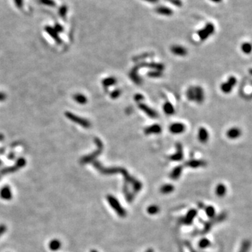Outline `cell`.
<instances>
[{"mask_svg":"<svg viewBox=\"0 0 252 252\" xmlns=\"http://www.w3.org/2000/svg\"><path fill=\"white\" fill-rule=\"evenodd\" d=\"M93 165L98 170L99 172H101L102 174H113L116 173H121L124 176L125 179L127 180L129 182L132 183L134 186V188H135L137 190H139L142 188V184L139 181L135 180V179H133L132 176H130V174L128 173L126 170L123 169V168H119V167H109L106 168L103 167L102 165H101L100 163H99L98 161H94L93 162Z\"/></svg>","mask_w":252,"mask_h":252,"instance_id":"1","label":"cell"},{"mask_svg":"<svg viewBox=\"0 0 252 252\" xmlns=\"http://www.w3.org/2000/svg\"><path fill=\"white\" fill-rule=\"evenodd\" d=\"M149 67L151 68V69H153L156 70H159V71H163V69H165V66L162 63H156V62H151V63H147V62H142L139 63L135 66V67H133V69L131 70L130 76L134 82H135L138 85L141 84V79L140 77L138 75V70L139 69V68L142 67Z\"/></svg>","mask_w":252,"mask_h":252,"instance_id":"2","label":"cell"},{"mask_svg":"<svg viewBox=\"0 0 252 252\" xmlns=\"http://www.w3.org/2000/svg\"><path fill=\"white\" fill-rule=\"evenodd\" d=\"M94 142L96 144L97 146V149L93 153L89 154V155L86 156L81 159V164H87V163H91L92 161H94V160L96 157H97L99 154H101L102 151L103 150V144L102 141L99 139V138H95Z\"/></svg>","mask_w":252,"mask_h":252,"instance_id":"3","label":"cell"},{"mask_svg":"<svg viewBox=\"0 0 252 252\" xmlns=\"http://www.w3.org/2000/svg\"><path fill=\"white\" fill-rule=\"evenodd\" d=\"M106 199H107L109 204L110 206L114 210L115 212L117 213L118 215L120 216L121 217H126L127 214L126 211L122 207L121 204L119 203V202L117 200V199L115 197L111 196V195H109V196L106 197Z\"/></svg>","mask_w":252,"mask_h":252,"instance_id":"4","label":"cell"},{"mask_svg":"<svg viewBox=\"0 0 252 252\" xmlns=\"http://www.w3.org/2000/svg\"><path fill=\"white\" fill-rule=\"evenodd\" d=\"M215 31V26L212 22H208L205 25L203 29H200L197 32V35L201 41H205L207 39L209 38Z\"/></svg>","mask_w":252,"mask_h":252,"instance_id":"5","label":"cell"},{"mask_svg":"<svg viewBox=\"0 0 252 252\" xmlns=\"http://www.w3.org/2000/svg\"><path fill=\"white\" fill-rule=\"evenodd\" d=\"M65 116L68 119L70 120V121H72V122L76 123V124H78V125H79V126H82L83 128H90V126H91V125H90V123L88 121L87 119H82L81 117L75 115V114H74V113H72L71 112H65Z\"/></svg>","mask_w":252,"mask_h":252,"instance_id":"6","label":"cell"},{"mask_svg":"<svg viewBox=\"0 0 252 252\" xmlns=\"http://www.w3.org/2000/svg\"><path fill=\"white\" fill-rule=\"evenodd\" d=\"M237 83V79L235 76H231L228 79L227 82L223 83L221 85V90L224 93L228 94L232 91L233 88Z\"/></svg>","mask_w":252,"mask_h":252,"instance_id":"7","label":"cell"},{"mask_svg":"<svg viewBox=\"0 0 252 252\" xmlns=\"http://www.w3.org/2000/svg\"><path fill=\"white\" fill-rule=\"evenodd\" d=\"M138 107L143 111L151 119H156L158 117V113L154 111L153 109L150 108L149 106L142 102L138 103Z\"/></svg>","mask_w":252,"mask_h":252,"instance_id":"8","label":"cell"},{"mask_svg":"<svg viewBox=\"0 0 252 252\" xmlns=\"http://www.w3.org/2000/svg\"><path fill=\"white\" fill-rule=\"evenodd\" d=\"M45 30H46V32L49 34V35L51 36V37L53 39L54 41L58 44H60L62 43V41L61 39L60 36H59L58 33L55 31V29L53 28V27H51L47 25L45 27Z\"/></svg>","mask_w":252,"mask_h":252,"instance_id":"9","label":"cell"},{"mask_svg":"<svg viewBox=\"0 0 252 252\" xmlns=\"http://www.w3.org/2000/svg\"><path fill=\"white\" fill-rule=\"evenodd\" d=\"M176 152L173 155L170 156V159L173 161H181L183 158V149L182 146L180 143H177L176 144Z\"/></svg>","mask_w":252,"mask_h":252,"instance_id":"10","label":"cell"},{"mask_svg":"<svg viewBox=\"0 0 252 252\" xmlns=\"http://www.w3.org/2000/svg\"><path fill=\"white\" fill-rule=\"evenodd\" d=\"M186 127L181 123H174L170 126V131L172 134H181L185 131Z\"/></svg>","mask_w":252,"mask_h":252,"instance_id":"11","label":"cell"},{"mask_svg":"<svg viewBox=\"0 0 252 252\" xmlns=\"http://www.w3.org/2000/svg\"><path fill=\"white\" fill-rule=\"evenodd\" d=\"M170 51L174 55L179 56H185L188 53L187 49L184 47L179 46V45H173L170 48Z\"/></svg>","mask_w":252,"mask_h":252,"instance_id":"12","label":"cell"},{"mask_svg":"<svg viewBox=\"0 0 252 252\" xmlns=\"http://www.w3.org/2000/svg\"><path fill=\"white\" fill-rule=\"evenodd\" d=\"M195 88V101L197 103L201 104L205 99V93L204 90L200 86H196Z\"/></svg>","mask_w":252,"mask_h":252,"instance_id":"13","label":"cell"},{"mask_svg":"<svg viewBox=\"0 0 252 252\" xmlns=\"http://www.w3.org/2000/svg\"><path fill=\"white\" fill-rule=\"evenodd\" d=\"M155 11L157 13H158V14L166 15V16H171L174 13V11L171 8L165 6H157V7L155 8Z\"/></svg>","mask_w":252,"mask_h":252,"instance_id":"14","label":"cell"},{"mask_svg":"<svg viewBox=\"0 0 252 252\" xmlns=\"http://www.w3.org/2000/svg\"><path fill=\"white\" fill-rule=\"evenodd\" d=\"M0 197L5 200H9L12 198V192L8 186H4L0 190Z\"/></svg>","mask_w":252,"mask_h":252,"instance_id":"15","label":"cell"},{"mask_svg":"<svg viewBox=\"0 0 252 252\" xmlns=\"http://www.w3.org/2000/svg\"><path fill=\"white\" fill-rule=\"evenodd\" d=\"M242 132L240 130L239 128H237V127H233V128H231L230 129L227 131L226 135L229 139H237L241 135Z\"/></svg>","mask_w":252,"mask_h":252,"instance_id":"16","label":"cell"},{"mask_svg":"<svg viewBox=\"0 0 252 252\" xmlns=\"http://www.w3.org/2000/svg\"><path fill=\"white\" fill-rule=\"evenodd\" d=\"M161 132H162V128L158 124H153L144 129V133L147 135L151 134H159Z\"/></svg>","mask_w":252,"mask_h":252,"instance_id":"17","label":"cell"},{"mask_svg":"<svg viewBox=\"0 0 252 252\" xmlns=\"http://www.w3.org/2000/svg\"><path fill=\"white\" fill-rule=\"evenodd\" d=\"M198 139L201 143H206L209 139V133L205 128L201 127L198 130Z\"/></svg>","mask_w":252,"mask_h":252,"instance_id":"18","label":"cell"},{"mask_svg":"<svg viewBox=\"0 0 252 252\" xmlns=\"http://www.w3.org/2000/svg\"><path fill=\"white\" fill-rule=\"evenodd\" d=\"M206 162L203 160H191L186 163V165L192 168H197L199 167H203L206 165Z\"/></svg>","mask_w":252,"mask_h":252,"instance_id":"19","label":"cell"},{"mask_svg":"<svg viewBox=\"0 0 252 252\" xmlns=\"http://www.w3.org/2000/svg\"><path fill=\"white\" fill-rule=\"evenodd\" d=\"M116 81H117L115 77H113V76H110V77H108V78L104 79L102 81V85L104 86V89H105L106 90H107L108 88L110 87V86H114L115 84L116 83Z\"/></svg>","mask_w":252,"mask_h":252,"instance_id":"20","label":"cell"},{"mask_svg":"<svg viewBox=\"0 0 252 252\" xmlns=\"http://www.w3.org/2000/svg\"><path fill=\"white\" fill-rule=\"evenodd\" d=\"M183 166L179 165V166L176 167L174 169L172 170L171 174H170V177L174 180H176L179 177H180L181 172H182Z\"/></svg>","mask_w":252,"mask_h":252,"instance_id":"21","label":"cell"},{"mask_svg":"<svg viewBox=\"0 0 252 252\" xmlns=\"http://www.w3.org/2000/svg\"><path fill=\"white\" fill-rule=\"evenodd\" d=\"M49 249H51V251H58V249H60L61 247V242L59 240H57V239L52 240L51 241L49 242Z\"/></svg>","mask_w":252,"mask_h":252,"instance_id":"22","label":"cell"},{"mask_svg":"<svg viewBox=\"0 0 252 252\" xmlns=\"http://www.w3.org/2000/svg\"><path fill=\"white\" fill-rule=\"evenodd\" d=\"M163 110H164L165 113H166L167 115H172L174 113V108L172 104L170 102H166L163 105Z\"/></svg>","mask_w":252,"mask_h":252,"instance_id":"23","label":"cell"},{"mask_svg":"<svg viewBox=\"0 0 252 252\" xmlns=\"http://www.w3.org/2000/svg\"><path fill=\"white\" fill-rule=\"evenodd\" d=\"M74 99L75 102L80 104H86L88 102V99L85 95L81 93H76L74 95Z\"/></svg>","mask_w":252,"mask_h":252,"instance_id":"24","label":"cell"},{"mask_svg":"<svg viewBox=\"0 0 252 252\" xmlns=\"http://www.w3.org/2000/svg\"><path fill=\"white\" fill-rule=\"evenodd\" d=\"M197 215V211L195 210H191L188 212V214L186 217V219H184V223L186 224L191 223L193 220L195 218V217Z\"/></svg>","mask_w":252,"mask_h":252,"instance_id":"25","label":"cell"},{"mask_svg":"<svg viewBox=\"0 0 252 252\" xmlns=\"http://www.w3.org/2000/svg\"><path fill=\"white\" fill-rule=\"evenodd\" d=\"M226 193V187L222 183H219L216 188V194L219 197H223Z\"/></svg>","mask_w":252,"mask_h":252,"instance_id":"26","label":"cell"},{"mask_svg":"<svg viewBox=\"0 0 252 252\" xmlns=\"http://www.w3.org/2000/svg\"><path fill=\"white\" fill-rule=\"evenodd\" d=\"M174 187L172 184H165L160 188V192L163 194H168L173 191Z\"/></svg>","mask_w":252,"mask_h":252,"instance_id":"27","label":"cell"},{"mask_svg":"<svg viewBox=\"0 0 252 252\" xmlns=\"http://www.w3.org/2000/svg\"><path fill=\"white\" fill-rule=\"evenodd\" d=\"M18 170H19L18 168L15 166V165H14V166H12V167H8L3 168V169H2L1 170H0V174H1L2 175H4V174L15 172Z\"/></svg>","mask_w":252,"mask_h":252,"instance_id":"28","label":"cell"},{"mask_svg":"<svg viewBox=\"0 0 252 252\" xmlns=\"http://www.w3.org/2000/svg\"><path fill=\"white\" fill-rule=\"evenodd\" d=\"M187 98L188 100L190 101H195V88L194 87H189L186 92Z\"/></svg>","mask_w":252,"mask_h":252,"instance_id":"29","label":"cell"},{"mask_svg":"<svg viewBox=\"0 0 252 252\" xmlns=\"http://www.w3.org/2000/svg\"><path fill=\"white\" fill-rule=\"evenodd\" d=\"M68 11V7L66 5H62L58 8V14L62 18H65L67 15Z\"/></svg>","mask_w":252,"mask_h":252,"instance_id":"30","label":"cell"},{"mask_svg":"<svg viewBox=\"0 0 252 252\" xmlns=\"http://www.w3.org/2000/svg\"><path fill=\"white\" fill-rule=\"evenodd\" d=\"M159 211H160V208H159V207L155 205H150L148 207V209H147V212H148L149 214H151V215L158 214Z\"/></svg>","mask_w":252,"mask_h":252,"instance_id":"31","label":"cell"},{"mask_svg":"<svg viewBox=\"0 0 252 252\" xmlns=\"http://www.w3.org/2000/svg\"><path fill=\"white\" fill-rule=\"evenodd\" d=\"M39 2L43 5L49 6V7L54 8L56 6V3L54 0H39Z\"/></svg>","mask_w":252,"mask_h":252,"instance_id":"32","label":"cell"},{"mask_svg":"<svg viewBox=\"0 0 252 252\" xmlns=\"http://www.w3.org/2000/svg\"><path fill=\"white\" fill-rule=\"evenodd\" d=\"M147 75H148L149 77H152V78H159V77L163 76V72L162 71L153 69L152 70V71L149 72Z\"/></svg>","mask_w":252,"mask_h":252,"instance_id":"33","label":"cell"},{"mask_svg":"<svg viewBox=\"0 0 252 252\" xmlns=\"http://www.w3.org/2000/svg\"><path fill=\"white\" fill-rule=\"evenodd\" d=\"M242 50L243 53L246 54H249L251 51V44L249 42H244L242 45Z\"/></svg>","mask_w":252,"mask_h":252,"instance_id":"34","label":"cell"},{"mask_svg":"<svg viewBox=\"0 0 252 252\" xmlns=\"http://www.w3.org/2000/svg\"><path fill=\"white\" fill-rule=\"evenodd\" d=\"M205 212H206L207 215L210 218H212V217H214L215 210H214V208L213 207H212V206L207 207L205 208Z\"/></svg>","mask_w":252,"mask_h":252,"instance_id":"35","label":"cell"},{"mask_svg":"<svg viewBox=\"0 0 252 252\" xmlns=\"http://www.w3.org/2000/svg\"><path fill=\"white\" fill-rule=\"evenodd\" d=\"M210 245V240L207 239V238H203L199 242V246L202 249H205L208 247Z\"/></svg>","mask_w":252,"mask_h":252,"instance_id":"36","label":"cell"},{"mask_svg":"<svg viewBox=\"0 0 252 252\" xmlns=\"http://www.w3.org/2000/svg\"><path fill=\"white\" fill-rule=\"evenodd\" d=\"M26 165V160L24 158H19L16 161V163H15V166H16L18 169L23 167L25 166Z\"/></svg>","mask_w":252,"mask_h":252,"instance_id":"37","label":"cell"},{"mask_svg":"<svg viewBox=\"0 0 252 252\" xmlns=\"http://www.w3.org/2000/svg\"><path fill=\"white\" fill-rule=\"evenodd\" d=\"M121 92H122L121 90L120 89H116L114 90H113V91L111 92V94H110L111 98L113 99L119 98V97L121 96Z\"/></svg>","mask_w":252,"mask_h":252,"instance_id":"38","label":"cell"},{"mask_svg":"<svg viewBox=\"0 0 252 252\" xmlns=\"http://www.w3.org/2000/svg\"><path fill=\"white\" fill-rule=\"evenodd\" d=\"M13 2H14L15 6L18 9H22V7H23L24 0H13Z\"/></svg>","mask_w":252,"mask_h":252,"instance_id":"39","label":"cell"},{"mask_svg":"<svg viewBox=\"0 0 252 252\" xmlns=\"http://www.w3.org/2000/svg\"><path fill=\"white\" fill-rule=\"evenodd\" d=\"M166 1L170 2V3L174 4V6H177V7H181L183 5L182 2L181 0H166Z\"/></svg>","mask_w":252,"mask_h":252,"instance_id":"40","label":"cell"},{"mask_svg":"<svg viewBox=\"0 0 252 252\" xmlns=\"http://www.w3.org/2000/svg\"><path fill=\"white\" fill-rule=\"evenodd\" d=\"M134 99H135V100L137 102V103H139L142 100H144V97L143 96V95H142V94L137 93V94H136L135 96H134Z\"/></svg>","mask_w":252,"mask_h":252,"instance_id":"41","label":"cell"},{"mask_svg":"<svg viewBox=\"0 0 252 252\" xmlns=\"http://www.w3.org/2000/svg\"><path fill=\"white\" fill-rule=\"evenodd\" d=\"M53 28L55 29V31L58 33L62 32L64 31V28H63V27L62 25H61L60 24H59V23H56L55 25V26L53 27Z\"/></svg>","mask_w":252,"mask_h":252,"instance_id":"42","label":"cell"},{"mask_svg":"<svg viewBox=\"0 0 252 252\" xmlns=\"http://www.w3.org/2000/svg\"><path fill=\"white\" fill-rule=\"evenodd\" d=\"M249 247V242H245L244 244H242V247L240 252H247Z\"/></svg>","mask_w":252,"mask_h":252,"instance_id":"43","label":"cell"},{"mask_svg":"<svg viewBox=\"0 0 252 252\" xmlns=\"http://www.w3.org/2000/svg\"><path fill=\"white\" fill-rule=\"evenodd\" d=\"M6 229H7V228H6V226H5V225H4V224L0 225V237H1V236L6 232Z\"/></svg>","mask_w":252,"mask_h":252,"instance_id":"44","label":"cell"},{"mask_svg":"<svg viewBox=\"0 0 252 252\" xmlns=\"http://www.w3.org/2000/svg\"><path fill=\"white\" fill-rule=\"evenodd\" d=\"M151 53H144V54H142V55H139L138 57H136L135 58H134L133 60H138V59H140V58H146V57H149V56H150L151 55Z\"/></svg>","mask_w":252,"mask_h":252,"instance_id":"45","label":"cell"},{"mask_svg":"<svg viewBox=\"0 0 252 252\" xmlns=\"http://www.w3.org/2000/svg\"><path fill=\"white\" fill-rule=\"evenodd\" d=\"M6 98V95L3 93V92H0V102L4 101Z\"/></svg>","mask_w":252,"mask_h":252,"instance_id":"46","label":"cell"},{"mask_svg":"<svg viewBox=\"0 0 252 252\" xmlns=\"http://www.w3.org/2000/svg\"><path fill=\"white\" fill-rule=\"evenodd\" d=\"M143 1L149 2V3H151V4H156V3H158V2H159L160 0H143Z\"/></svg>","mask_w":252,"mask_h":252,"instance_id":"47","label":"cell"},{"mask_svg":"<svg viewBox=\"0 0 252 252\" xmlns=\"http://www.w3.org/2000/svg\"><path fill=\"white\" fill-rule=\"evenodd\" d=\"M210 1L214 2V3H220V2H221L223 0H210Z\"/></svg>","mask_w":252,"mask_h":252,"instance_id":"48","label":"cell"},{"mask_svg":"<svg viewBox=\"0 0 252 252\" xmlns=\"http://www.w3.org/2000/svg\"><path fill=\"white\" fill-rule=\"evenodd\" d=\"M8 159H11V160L14 159V155H13V154H10V155L8 156Z\"/></svg>","mask_w":252,"mask_h":252,"instance_id":"49","label":"cell"},{"mask_svg":"<svg viewBox=\"0 0 252 252\" xmlns=\"http://www.w3.org/2000/svg\"><path fill=\"white\" fill-rule=\"evenodd\" d=\"M146 252H153V250H152V249H149V250L146 251Z\"/></svg>","mask_w":252,"mask_h":252,"instance_id":"50","label":"cell"},{"mask_svg":"<svg viewBox=\"0 0 252 252\" xmlns=\"http://www.w3.org/2000/svg\"><path fill=\"white\" fill-rule=\"evenodd\" d=\"M90 252H98L97 250H92Z\"/></svg>","mask_w":252,"mask_h":252,"instance_id":"51","label":"cell"},{"mask_svg":"<svg viewBox=\"0 0 252 252\" xmlns=\"http://www.w3.org/2000/svg\"><path fill=\"white\" fill-rule=\"evenodd\" d=\"M2 160H0V166H1V165H2Z\"/></svg>","mask_w":252,"mask_h":252,"instance_id":"52","label":"cell"}]
</instances>
